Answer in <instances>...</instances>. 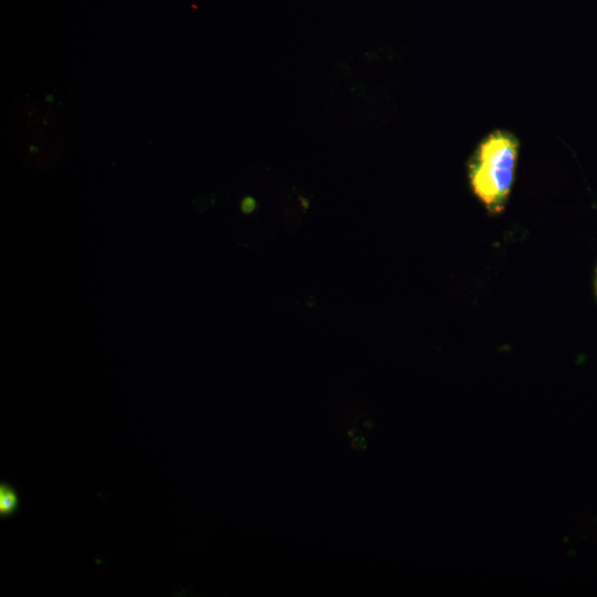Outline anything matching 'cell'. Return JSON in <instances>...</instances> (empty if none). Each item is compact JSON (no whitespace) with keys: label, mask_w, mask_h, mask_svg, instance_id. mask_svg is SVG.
<instances>
[{"label":"cell","mask_w":597,"mask_h":597,"mask_svg":"<svg viewBox=\"0 0 597 597\" xmlns=\"http://www.w3.org/2000/svg\"><path fill=\"white\" fill-rule=\"evenodd\" d=\"M519 143L498 130L476 148L469 163V179L478 199L491 213L504 210L515 175Z\"/></svg>","instance_id":"cell-1"},{"label":"cell","mask_w":597,"mask_h":597,"mask_svg":"<svg viewBox=\"0 0 597 597\" xmlns=\"http://www.w3.org/2000/svg\"><path fill=\"white\" fill-rule=\"evenodd\" d=\"M21 506V498L12 484L8 482L0 483V517L9 519L13 516Z\"/></svg>","instance_id":"cell-2"}]
</instances>
